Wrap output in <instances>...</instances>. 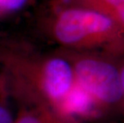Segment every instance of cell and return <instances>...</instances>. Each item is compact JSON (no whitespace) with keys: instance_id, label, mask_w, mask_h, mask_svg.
<instances>
[{"instance_id":"obj_1","label":"cell","mask_w":124,"mask_h":123,"mask_svg":"<svg viewBox=\"0 0 124 123\" xmlns=\"http://www.w3.org/2000/svg\"><path fill=\"white\" fill-rule=\"evenodd\" d=\"M0 91L18 106L59 114V106L75 83L73 68L61 52L36 54L15 45L0 46ZM61 116V115H60Z\"/></svg>"},{"instance_id":"obj_2","label":"cell","mask_w":124,"mask_h":123,"mask_svg":"<svg viewBox=\"0 0 124 123\" xmlns=\"http://www.w3.org/2000/svg\"><path fill=\"white\" fill-rule=\"evenodd\" d=\"M51 38L64 51L118 58L124 55V33L113 20L94 10L69 5L57 10Z\"/></svg>"},{"instance_id":"obj_3","label":"cell","mask_w":124,"mask_h":123,"mask_svg":"<svg viewBox=\"0 0 124 123\" xmlns=\"http://www.w3.org/2000/svg\"><path fill=\"white\" fill-rule=\"evenodd\" d=\"M71 63L76 82L91 94L115 122L124 123L118 58L62 50Z\"/></svg>"},{"instance_id":"obj_4","label":"cell","mask_w":124,"mask_h":123,"mask_svg":"<svg viewBox=\"0 0 124 123\" xmlns=\"http://www.w3.org/2000/svg\"><path fill=\"white\" fill-rule=\"evenodd\" d=\"M65 0L56 3L59 5ZM70 5L94 10L110 18L124 33V0H66Z\"/></svg>"},{"instance_id":"obj_5","label":"cell","mask_w":124,"mask_h":123,"mask_svg":"<svg viewBox=\"0 0 124 123\" xmlns=\"http://www.w3.org/2000/svg\"><path fill=\"white\" fill-rule=\"evenodd\" d=\"M29 0H0V14L17 11L27 3Z\"/></svg>"},{"instance_id":"obj_6","label":"cell","mask_w":124,"mask_h":123,"mask_svg":"<svg viewBox=\"0 0 124 123\" xmlns=\"http://www.w3.org/2000/svg\"><path fill=\"white\" fill-rule=\"evenodd\" d=\"M14 117L6 108L5 104H0V123H13Z\"/></svg>"},{"instance_id":"obj_7","label":"cell","mask_w":124,"mask_h":123,"mask_svg":"<svg viewBox=\"0 0 124 123\" xmlns=\"http://www.w3.org/2000/svg\"><path fill=\"white\" fill-rule=\"evenodd\" d=\"M118 70H119L121 86H122L123 98V106H124V55L118 57L117 58Z\"/></svg>"},{"instance_id":"obj_8","label":"cell","mask_w":124,"mask_h":123,"mask_svg":"<svg viewBox=\"0 0 124 123\" xmlns=\"http://www.w3.org/2000/svg\"><path fill=\"white\" fill-rule=\"evenodd\" d=\"M62 1H63V0H57V2H62Z\"/></svg>"},{"instance_id":"obj_9","label":"cell","mask_w":124,"mask_h":123,"mask_svg":"<svg viewBox=\"0 0 124 123\" xmlns=\"http://www.w3.org/2000/svg\"><path fill=\"white\" fill-rule=\"evenodd\" d=\"M107 123H119V122H107Z\"/></svg>"}]
</instances>
